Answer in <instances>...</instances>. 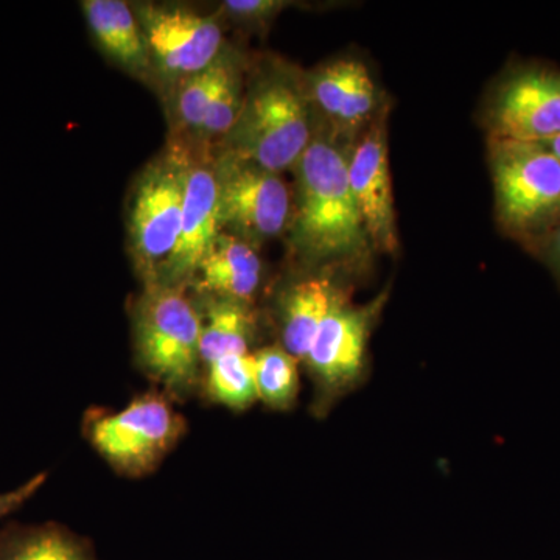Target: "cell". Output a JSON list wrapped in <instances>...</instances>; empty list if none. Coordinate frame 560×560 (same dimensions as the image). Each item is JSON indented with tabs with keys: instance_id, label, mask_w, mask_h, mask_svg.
<instances>
[{
	"instance_id": "obj_11",
	"label": "cell",
	"mask_w": 560,
	"mask_h": 560,
	"mask_svg": "<svg viewBox=\"0 0 560 560\" xmlns=\"http://www.w3.org/2000/svg\"><path fill=\"white\" fill-rule=\"evenodd\" d=\"M349 184L371 248L385 254L399 249L393 178H390L386 116L368 125L350 151Z\"/></svg>"
},
{
	"instance_id": "obj_16",
	"label": "cell",
	"mask_w": 560,
	"mask_h": 560,
	"mask_svg": "<svg viewBox=\"0 0 560 560\" xmlns=\"http://www.w3.org/2000/svg\"><path fill=\"white\" fill-rule=\"evenodd\" d=\"M81 5L92 35L110 60L135 77L149 75V47L130 5L121 0H86Z\"/></svg>"
},
{
	"instance_id": "obj_1",
	"label": "cell",
	"mask_w": 560,
	"mask_h": 560,
	"mask_svg": "<svg viewBox=\"0 0 560 560\" xmlns=\"http://www.w3.org/2000/svg\"><path fill=\"white\" fill-rule=\"evenodd\" d=\"M349 156L335 138L318 136L296 167L293 243L312 264H349L370 249L349 184Z\"/></svg>"
},
{
	"instance_id": "obj_4",
	"label": "cell",
	"mask_w": 560,
	"mask_h": 560,
	"mask_svg": "<svg viewBox=\"0 0 560 560\" xmlns=\"http://www.w3.org/2000/svg\"><path fill=\"white\" fill-rule=\"evenodd\" d=\"M300 88L285 77L259 81L243 98L226 136V153L275 173L296 167L312 142L311 113Z\"/></svg>"
},
{
	"instance_id": "obj_2",
	"label": "cell",
	"mask_w": 560,
	"mask_h": 560,
	"mask_svg": "<svg viewBox=\"0 0 560 560\" xmlns=\"http://www.w3.org/2000/svg\"><path fill=\"white\" fill-rule=\"evenodd\" d=\"M501 230L529 249L560 224V161L544 143L489 138Z\"/></svg>"
},
{
	"instance_id": "obj_6",
	"label": "cell",
	"mask_w": 560,
	"mask_h": 560,
	"mask_svg": "<svg viewBox=\"0 0 560 560\" xmlns=\"http://www.w3.org/2000/svg\"><path fill=\"white\" fill-rule=\"evenodd\" d=\"M388 293L370 304L338 302L329 313L304 364L315 386L313 411L326 416L337 401L359 388L368 371V346Z\"/></svg>"
},
{
	"instance_id": "obj_15",
	"label": "cell",
	"mask_w": 560,
	"mask_h": 560,
	"mask_svg": "<svg viewBox=\"0 0 560 560\" xmlns=\"http://www.w3.org/2000/svg\"><path fill=\"white\" fill-rule=\"evenodd\" d=\"M261 260L253 243L220 232L198 267V287L213 298L250 304L261 282Z\"/></svg>"
},
{
	"instance_id": "obj_12",
	"label": "cell",
	"mask_w": 560,
	"mask_h": 560,
	"mask_svg": "<svg viewBox=\"0 0 560 560\" xmlns=\"http://www.w3.org/2000/svg\"><path fill=\"white\" fill-rule=\"evenodd\" d=\"M220 232L215 171L205 164L186 165L179 238L156 283L184 287L194 279Z\"/></svg>"
},
{
	"instance_id": "obj_14",
	"label": "cell",
	"mask_w": 560,
	"mask_h": 560,
	"mask_svg": "<svg viewBox=\"0 0 560 560\" xmlns=\"http://www.w3.org/2000/svg\"><path fill=\"white\" fill-rule=\"evenodd\" d=\"M345 300L348 294L329 276H308L291 283L279 304L280 346L304 363L319 327Z\"/></svg>"
},
{
	"instance_id": "obj_19",
	"label": "cell",
	"mask_w": 560,
	"mask_h": 560,
	"mask_svg": "<svg viewBox=\"0 0 560 560\" xmlns=\"http://www.w3.org/2000/svg\"><path fill=\"white\" fill-rule=\"evenodd\" d=\"M257 397L268 408L289 411L300 396V360L282 346H268L253 353Z\"/></svg>"
},
{
	"instance_id": "obj_3",
	"label": "cell",
	"mask_w": 560,
	"mask_h": 560,
	"mask_svg": "<svg viewBox=\"0 0 560 560\" xmlns=\"http://www.w3.org/2000/svg\"><path fill=\"white\" fill-rule=\"evenodd\" d=\"M202 318L184 287L150 283L135 311V348L139 366L183 399L195 389L201 364Z\"/></svg>"
},
{
	"instance_id": "obj_18",
	"label": "cell",
	"mask_w": 560,
	"mask_h": 560,
	"mask_svg": "<svg viewBox=\"0 0 560 560\" xmlns=\"http://www.w3.org/2000/svg\"><path fill=\"white\" fill-rule=\"evenodd\" d=\"M256 335V316L249 304L213 298L201 329V363L205 366L232 353H249Z\"/></svg>"
},
{
	"instance_id": "obj_23",
	"label": "cell",
	"mask_w": 560,
	"mask_h": 560,
	"mask_svg": "<svg viewBox=\"0 0 560 560\" xmlns=\"http://www.w3.org/2000/svg\"><path fill=\"white\" fill-rule=\"evenodd\" d=\"M285 7L287 2H280V0H228L223 3V10L232 20L246 22V24H261L270 21Z\"/></svg>"
},
{
	"instance_id": "obj_21",
	"label": "cell",
	"mask_w": 560,
	"mask_h": 560,
	"mask_svg": "<svg viewBox=\"0 0 560 560\" xmlns=\"http://www.w3.org/2000/svg\"><path fill=\"white\" fill-rule=\"evenodd\" d=\"M228 66L230 65L220 58L210 68L183 80L176 98V110L184 127L200 132L206 113Z\"/></svg>"
},
{
	"instance_id": "obj_8",
	"label": "cell",
	"mask_w": 560,
	"mask_h": 560,
	"mask_svg": "<svg viewBox=\"0 0 560 560\" xmlns=\"http://www.w3.org/2000/svg\"><path fill=\"white\" fill-rule=\"evenodd\" d=\"M184 162L160 161L143 173L135 191L130 215V242L136 265L147 280L156 283L162 268L178 243L183 223Z\"/></svg>"
},
{
	"instance_id": "obj_24",
	"label": "cell",
	"mask_w": 560,
	"mask_h": 560,
	"mask_svg": "<svg viewBox=\"0 0 560 560\" xmlns=\"http://www.w3.org/2000/svg\"><path fill=\"white\" fill-rule=\"evenodd\" d=\"M46 481L47 474L43 471V474L33 477L32 480L24 482L20 488L10 490V492L0 493V518L20 511L32 497L38 493V490L46 485Z\"/></svg>"
},
{
	"instance_id": "obj_20",
	"label": "cell",
	"mask_w": 560,
	"mask_h": 560,
	"mask_svg": "<svg viewBox=\"0 0 560 560\" xmlns=\"http://www.w3.org/2000/svg\"><path fill=\"white\" fill-rule=\"evenodd\" d=\"M206 396L232 411H245L257 397L253 353H232L206 366Z\"/></svg>"
},
{
	"instance_id": "obj_7",
	"label": "cell",
	"mask_w": 560,
	"mask_h": 560,
	"mask_svg": "<svg viewBox=\"0 0 560 560\" xmlns=\"http://www.w3.org/2000/svg\"><path fill=\"white\" fill-rule=\"evenodd\" d=\"M221 231L259 243L278 237L293 213L291 191L279 173L224 153L213 165Z\"/></svg>"
},
{
	"instance_id": "obj_25",
	"label": "cell",
	"mask_w": 560,
	"mask_h": 560,
	"mask_svg": "<svg viewBox=\"0 0 560 560\" xmlns=\"http://www.w3.org/2000/svg\"><path fill=\"white\" fill-rule=\"evenodd\" d=\"M533 250L547 265L548 270L551 271V275L555 276L560 285V224Z\"/></svg>"
},
{
	"instance_id": "obj_22",
	"label": "cell",
	"mask_w": 560,
	"mask_h": 560,
	"mask_svg": "<svg viewBox=\"0 0 560 560\" xmlns=\"http://www.w3.org/2000/svg\"><path fill=\"white\" fill-rule=\"evenodd\" d=\"M243 105L241 80L232 66H228L212 103H210L200 135L205 138H226L238 119Z\"/></svg>"
},
{
	"instance_id": "obj_17",
	"label": "cell",
	"mask_w": 560,
	"mask_h": 560,
	"mask_svg": "<svg viewBox=\"0 0 560 560\" xmlns=\"http://www.w3.org/2000/svg\"><path fill=\"white\" fill-rule=\"evenodd\" d=\"M0 560H101L88 537L57 522L9 523L0 529Z\"/></svg>"
},
{
	"instance_id": "obj_26",
	"label": "cell",
	"mask_w": 560,
	"mask_h": 560,
	"mask_svg": "<svg viewBox=\"0 0 560 560\" xmlns=\"http://www.w3.org/2000/svg\"><path fill=\"white\" fill-rule=\"evenodd\" d=\"M544 145L547 147V149L550 150L551 153L555 154V156L560 161V136H558V138L548 140V142H545Z\"/></svg>"
},
{
	"instance_id": "obj_10",
	"label": "cell",
	"mask_w": 560,
	"mask_h": 560,
	"mask_svg": "<svg viewBox=\"0 0 560 560\" xmlns=\"http://www.w3.org/2000/svg\"><path fill=\"white\" fill-rule=\"evenodd\" d=\"M138 21L151 65L168 79H189L220 60L223 33L212 18L179 7L142 5Z\"/></svg>"
},
{
	"instance_id": "obj_5",
	"label": "cell",
	"mask_w": 560,
	"mask_h": 560,
	"mask_svg": "<svg viewBox=\"0 0 560 560\" xmlns=\"http://www.w3.org/2000/svg\"><path fill=\"white\" fill-rule=\"evenodd\" d=\"M187 431L172 397L149 390L120 411L97 412L84 425L88 441L117 474L147 477L161 466Z\"/></svg>"
},
{
	"instance_id": "obj_13",
	"label": "cell",
	"mask_w": 560,
	"mask_h": 560,
	"mask_svg": "<svg viewBox=\"0 0 560 560\" xmlns=\"http://www.w3.org/2000/svg\"><path fill=\"white\" fill-rule=\"evenodd\" d=\"M311 86L313 101L340 130H359L374 121L381 94L363 61L330 62L313 73Z\"/></svg>"
},
{
	"instance_id": "obj_9",
	"label": "cell",
	"mask_w": 560,
	"mask_h": 560,
	"mask_svg": "<svg viewBox=\"0 0 560 560\" xmlns=\"http://www.w3.org/2000/svg\"><path fill=\"white\" fill-rule=\"evenodd\" d=\"M489 138L545 143L560 136V70L525 66L508 73L490 101Z\"/></svg>"
}]
</instances>
